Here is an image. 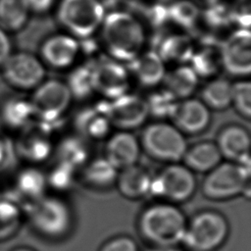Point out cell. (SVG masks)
<instances>
[{
    "mask_svg": "<svg viewBox=\"0 0 251 251\" xmlns=\"http://www.w3.org/2000/svg\"><path fill=\"white\" fill-rule=\"evenodd\" d=\"M137 226L141 236L154 246L176 247L182 242L187 220L176 204L165 201L146 207Z\"/></svg>",
    "mask_w": 251,
    "mask_h": 251,
    "instance_id": "6da1fadb",
    "label": "cell"
},
{
    "mask_svg": "<svg viewBox=\"0 0 251 251\" xmlns=\"http://www.w3.org/2000/svg\"><path fill=\"white\" fill-rule=\"evenodd\" d=\"M102 37L114 60L130 62L141 53L145 33L140 23L126 12H113L102 22Z\"/></svg>",
    "mask_w": 251,
    "mask_h": 251,
    "instance_id": "7a4b0ae2",
    "label": "cell"
},
{
    "mask_svg": "<svg viewBox=\"0 0 251 251\" xmlns=\"http://www.w3.org/2000/svg\"><path fill=\"white\" fill-rule=\"evenodd\" d=\"M25 213L32 228L48 238H59L67 234L73 224L69 204L60 197L44 195L26 205Z\"/></svg>",
    "mask_w": 251,
    "mask_h": 251,
    "instance_id": "3957f363",
    "label": "cell"
},
{
    "mask_svg": "<svg viewBox=\"0 0 251 251\" xmlns=\"http://www.w3.org/2000/svg\"><path fill=\"white\" fill-rule=\"evenodd\" d=\"M203 195L215 201L250 195V166L226 161L221 162L206 174L202 182Z\"/></svg>",
    "mask_w": 251,
    "mask_h": 251,
    "instance_id": "277c9868",
    "label": "cell"
},
{
    "mask_svg": "<svg viewBox=\"0 0 251 251\" xmlns=\"http://www.w3.org/2000/svg\"><path fill=\"white\" fill-rule=\"evenodd\" d=\"M139 142L151 158L168 164L181 161L188 147L185 135L172 123L164 121L147 125Z\"/></svg>",
    "mask_w": 251,
    "mask_h": 251,
    "instance_id": "5b68a950",
    "label": "cell"
},
{
    "mask_svg": "<svg viewBox=\"0 0 251 251\" xmlns=\"http://www.w3.org/2000/svg\"><path fill=\"white\" fill-rule=\"evenodd\" d=\"M73 96L65 81L44 79L32 90L29 98L35 124L51 132L53 125L60 122L68 111Z\"/></svg>",
    "mask_w": 251,
    "mask_h": 251,
    "instance_id": "8992f818",
    "label": "cell"
},
{
    "mask_svg": "<svg viewBox=\"0 0 251 251\" xmlns=\"http://www.w3.org/2000/svg\"><path fill=\"white\" fill-rule=\"evenodd\" d=\"M228 231V223L223 214L206 210L187 222L181 243L191 251H213L225 242Z\"/></svg>",
    "mask_w": 251,
    "mask_h": 251,
    "instance_id": "52a82bcc",
    "label": "cell"
},
{
    "mask_svg": "<svg viewBox=\"0 0 251 251\" xmlns=\"http://www.w3.org/2000/svg\"><path fill=\"white\" fill-rule=\"evenodd\" d=\"M57 15L71 33L87 38L102 24L104 8L99 0H62Z\"/></svg>",
    "mask_w": 251,
    "mask_h": 251,
    "instance_id": "ba28073f",
    "label": "cell"
},
{
    "mask_svg": "<svg viewBox=\"0 0 251 251\" xmlns=\"http://www.w3.org/2000/svg\"><path fill=\"white\" fill-rule=\"evenodd\" d=\"M196 189L194 173L179 163L168 164L152 177L150 193L173 204L189 200Z\"/></svg>",
    "mask_w": 251,
    "mask_h": 251,
    "instance_id": "9c48e42d",
    "label": "cell"
},
{
    "mask_svg": "<svg viewBox=\"0 0 251 251\" xmlns=\"http://www.w3.org/2000/svg\"><path fill=\"white\" fill-rule=\"evenodd\" d=\"M4 81L21 91H32L46 75L45 65L35 55L19 51L11 53L0 67Z\"/></svg>",
    "mask_w": 251,
    "mask_h": 251,
    "instance_id": "30bf717a",
    "label": "cell"
},
{
    "mask_svg": "<svg viewBox=\"0 0 251 251\" xmlns=\"http://www.w3.org/2000/svg\"><path fill=\"white\" fill-rule=\"evenodd\" d=\"M105 109L112 126L119 130L137 128L149 117L145 98L128 92L105 101Z\"/></svg>",
    "mask_w": 251,
    "mask_h": 251,
    "instance_id": "8fae6325",
    "label": "cell"
},
{
    "mask_svg": "<svg viewBox=\"0 0 251 251\" xmlns=\"http://www.w3.org/2000/svg\"><path fill=\"white\" fill-rule=\"evenodd\" d=\"M94 91L108 100L127 92L129 86L128 70L114 59H102L91 65Z\"/></svg>",
    "mask_w": 251,
    "mask_h": 251,
    "instance_id": "7c38bea8",
    "label": "cell"
},
{
    "mask_svg": "<svg viewBox=\"0 0 251 251\" xmlns=\"http://www.w3.org/2000/svg\"><path fill=\"white\" fill-rule=\"evenodd\" d=\"M222 67L231 75L246 76L251 73V33L239 28L220 48Z\"/></svg>",
    "mask_w": 251,
    "mask_h": 251,
    "instance_id": "4fadbf2b",
    "label": "cell"
},
{
    "mask_svg": "<svg viewBox=\"0 0 251 251\" xmlns=\"http://www.w3.org/2000/svg\"><path fill=\"white\" fill-rule=\"evenodd\" d=\"M14 144L17 157L32 165L46 161L53 152L50 131L37 124L22 130V135Z\"/></svg>",
    "mask_w": 251,
    "mask_h": 251,
    "instance_id": "5bb4252c",
    "label": "cell"
},
{
    "mask_svg": "<svg viewBox=\"0 0 251 251\" xmlns=\"http://www.w3.org/2000/svg\"><path fill=\"white\" fill-rule=\"evenodd\" d=\"M171 120L184 135L198 134L209 126L211 112L200 99L189 97L178 100Z\"/></svg>",
    "mask_w": 251,
    "mask_h": 251,
    "instance_id": "9a60e30c",
    "label": "cell"
},
{
    "mask_svg": "<svg viewBox=\"0 0 251 251\" xmlns=\"http://www.w3.org/2000/svg\"><path fill=\"white\" fill-rule=\"evenodd\" d=\"M222 158L227 161L250 166V134L239 125H228L223 127L215 142Z\"/></svg>",
    "mask_w": 251,
    "mask_h": 251,
    "instance_id": "2e32d148",
    "label": "cell"
},
{
    "mask_svg": "<svg viewBox=\"0 0 251 251\" xmlns=\"http://www.w3.org/2000/svg\"><path fill=\"white\" fill-rule=\"evenodd\" d=\"M139 139L129 130H119L112 134L105 146V158L118 170L137 164L141 153Z\"/></svg>",
    "mask_w": 251,
    "mask_h": 251,
    "instance_id": "e0dca14e",
    "label": "cell"
},
{
    "mask_svg": "<svg viewBox=\"0 0 251 251\" xmlns=\"http://www.w3.org/2000/svg\"><path fill=\"white\" fill-rule=\"evenodd\" d=\"M79 51L77 41L69 35L56 34L47 38L40 47V60L54 69H66L74 64Z\"/></svg>",
    "mask_w": 251,
    "mask_h": 251,
    "instance_id": "ac0fdd59",
    "label": "cell"
},
{
    "mask_svg": "<svg viewBox=\"0 0 251 251\" xmlns=\"http://www.w3.org/2000/svg\"><path fill=\"white\" fill-rule=\"evenodd\" d=\"M46 175L35 166L22 169L15 176L13 192L23 203L24 208L45 195Z\"/></svg>",
    "mask_w": 251,
    "mask_h": 251,
    "instance_id": "d6986e66",
    "label": "cell"
},
{
    "mask_svg": "<svg viewBox=\"0 0 251 251\" xmlns=\"http://www.w3.org/2000/svg\"><path fill=\"white\" fill-rule=\"evenodd\" d=\"M128 73L133 75L135 80L143 86L155 87L163 82L166 75L165 62L155 51L140 53L131 60Z\"/></svg>",
    "mask_w": 251,
    "mask_h": 251,
    "instance_id": "ffe728a7",
    "label": "cell"
},
{
    "mask_svg": "<svg viewBox=\"0 0 251 251\" xmlns=\"http://www.w3.org/2000/svg\"><path fill=\"white\" fill-rule=\"evenodd\" d=\"M152 177L146 169L135 164L119 171L116 184L124 197L137 200L150 193Z\"/></svg>",
    "mask_w": 251,
    "mask_h": 251,
    "instance_id": "44dd1931",
    "label": "cell"
},
{
    "mask_svg": "<svg viewBox=\"0 0 251 251\" xmlns=\"http://www.w3.org/2000/svg\"><path fill=\"white\" fill-rule=\"evenodd\" d=\"M75 123L79 136L90 139L105 137L112 126L106 113L105 102L80 111Z\"/></svg>",
    "mask_w": 251,
    "mask_h": 251,
    "instance_id": "7402d4cb",
    "label": "cell"
},
{
    "mask_svg": "<svg viewBox=\"0 0 251 251\" xmlns=\"http://www.w3.org/2000/svg\"><path fill=\"white\" fill-rule=\"evenodd\" d=\"M2 126L13 130H24L34 121L33 109L29 99L23 97L7 98L0 107Z\"/></svg>",
    "mask_w": 251,
    "mask_h": 251,
    "instance_id": "603a6c76",
    "label": "cell"
},
{
    "mask_svg": "<svg viewBox=\"0 0 251 251\" xmlns=\"http://www.w3.org/2000/svg\"><path fill=\"white\" fill-rule=\"evenodd\" d=\"M222 155L215 142L200 141L188 146L182 161L193 173H208L222 162Z\"/></svg>",
    "mask_w": 251,
    "mask_h": 251,
    "instance_id": "cb8c5ba5",
    "label": "cell"
},
{
    "mask_svg": "<svg viewBox=\"0 0 251 251\" xmlns=\"http://www.w3.org/2000/svg\"><path fill=\"white\" fill-rule=\"evenodd\" d=\"M25 208L15 193H0V241L8 240L19 230Z\"/></svg>",
    "mask_w": 251,
    "mask_h": 251,
    "instance_id": "d4e9b609",
    "label": "cell"
},
{
    "mask_svg": "<svg viewBox=\"0 0 251 251\" xmlns=\"http://www.w3.org/2000/svg\"><path fill=\"white\" fill-rule=\"evenodd\" d=\"M198 75L190 66L181 65L166 73L163 79L167 89L177 100L191 97L198 85Z\"/></svg>",
    "mask_w": 251,
    "mask_h": 251,
    "instance_id": "484cf974",
    "label": "cell"
},
{
    "mask_svg": "<svg viewBox=\"0 0 251 251\" xmlns=\"http://www.w3.org/2000/svg\"><path fill=\"white\" fill-rule=\"evenodd\" d=\"M83 168V179L92 187L102 189L116 183L119 171L105 157L87 161Z\"/></svg>",
    "mask_w": 251,
    "mask_h": 251,
    "instance_id": "4316f807",
    "label": "cell"
},
{
    "mask_svg": "<svg viewBox=\"0 0 251 251\" xmlns=\"http://www.w3.org/2000/svg\"><path fill=\"white\" fill-rule=\"evenodd\" d=\"M57 162L66 164L74 169L84 166L88 161L89 148L84 138L73 135L64 138L56 149Z\"/></svg>",
    "mask_w": 251,
    "mask_h": 251,
    "instance_id": "83f0119b",
    "label": "cell"
},
{
    "mask_svg": "<svg viewBox=\"0 0 251 251\" xmlns=\"http://www.w3.org/2000/svg\"><path fill=\"white\" fill-rule=\"evenodd\" d=\"M232 83L224 77L209 80L201 90V101L211 110H225L231 105Z\"/></svg>",
    "mask_w": 251,
    "mask_h": 251,
    "instance_id": "f1b7e54d",
    "label": "cell"
},
{
    "mask_svg": "<svg viewBox=\"0 0 251 251\" xmlns=\"http://www.w3.org/2000/svg\"><path fill=\"white\" fill-rule=\"evenodd\" d=\"M29 8L25 0H0V27L5 31H18L26 24Z\"/></svg>",
    "mask_w": 251,
    "mask_h": 251,
    "instance_id": "f546056e",
    "label": "cell"
},
{
    "mask_svg": "<svg viewBox=\"0 0 251 251\" xmlns=\"http://www.w3.org/2000/svg\"><path fill=\"white\" fill-rule=\"evenodd\" d=\"M193 52V46L188 36L175 34L166 37L162 41L157 53L164 62L168 61L183 64L190 61Z\"/></svg>",
    "mask_w": 251,
    "mask_h": 251,
    "instance_id": "4dcf8cb0",
    "label": "cell"
},
{
    "mask_svg": "<svg viewBox=\"0 0 251 251\" xmlns=\"http://www.w3.org/2000/svg\"><path fill=\"white\" fill-rule=\"evenodd\" d=\"M66 84L73 98L88 97L94 92L91 65L80 66L73 70L68 76Z\"/></svg>",
    "mask_w": 251,
    "mask_h": 251,
    "instance_id": "1f68e13d",
    "label": "cell"
},
{
    "mask_svg": "<svg viewBox=\"0 0 251 251\" xmlns=\"http://www.w3.org/2000/svg\"><path fill=\"white\" fill-rule=\"evenodd\" d=\"M145 100L149 116L151 115L159 120L171 119L178 102V100L165 88L152 92Z\"/></svg>",
    "mask_w": 251,
    "mask_h": 251,
    "instance_id": "d6a6232c",
    "label": "cell"
},
{
    "mask_svg": "<svg viewBox=\"0 0 251 251\" xmlns=\"http://www.w3.org/2000/svg\"><path fill=\"white\" fill-rule=\"evenodd\" d=\"M190 62V67L198 77L211 76L218 72L220 67H222L220 50L217 51L211 47L203 48L198 52H193Z\"/></svg>",
    "mask_w": 251,
    "mask_h": 251,
    "instance_id": "836d02e7",
    "label": "cell"
},
{
    "mask_svg": "<svg viewBox=\"0 0 251 251\" xmlns=\"http://www.w3.org/2000/svg\"><path fill=\"white\" fill-rule=\"evenodd\" d=\"M199 17L198 7L191 1L178 0L168 9V18L185 28L192 27Z\"/></svg>",
    "mask_w": 251,
    "mask_h": 251,
    "instance_id": "e575fe53",
    "label": "cell"
},
{
    "mask_svg": "<svg viewBox=\"0 0 251 251\" xmlns=\"http://www.w3.org/2000/svg\"><path fill=\"white\" fill-rule=\"evenodd\" d=\"M231 105L243 118H251V83L249 80H237L232 83Z\"/></svg>",
    "mask_w": 251,
    "mask_h": 251,
    "instance_id": "d590c367",
    "label": "cell"
},
{
    "mask_svg": "<svg viewBox=\"0 0 251 251\" xmlns=\"http://www.w3.org/2000/svg\"><path fill=\"white\" fill-rule=\"evenodd\" d=\"M75 172V169L66 164L57 162L50 173L46 175L48 186L58 191L69 189L74 183Z\"/></svg>",
    "mask_w": 251,
    "mask_h": 251,
    "instance_id": "8d00e7d4",
    "label": "cell"
},
{
    "mask_svg": "<svg viewBox=\"0 0 251 251\" xmlns=\"http://www.w3.org/2000/svg\"><path fill=\"white\" fill-rule=\"evenodd\" d=\"M206 22L213 27L227 25L232 22V10L225 4L213 3L205 12Z\"/></svg>",
    "mask_w": 251,
    "mask_h": 251,
    "instance_id": "74e56055",
    "label": "cell"
},
{
    "mask_svg": "<svg viewBox=\"0 0 251 251\" xmlns=\"http://www.w3.org/2000/svg\"><path fill=\"white\" fill-rule=\"evenodd\" d=\"M100 251H138V246L131 237L120 235L108 240Z\"/></svg>",
    "mask_w": 251,
    "mask_h": 251,
    "instance_id": "f35d334b",
    "label": "cell"
},
{
    "mask_svg": "<svg viewBox=\"0 0 251 251\" xmlns=\"http://www.w3.org/2000/svg\"><path fill=\"white\" fill-rule=\"evenodd\" d=\"M17 157L14 142L0 136V170L10 164Z\"/></svg>",
    "mask_w": 251,
    "mask_h": 251,
    "instance_id": "ab89813d",
    "label": "cell"
},
{
    "mask_svg": "<svg viewBox=\"0 0 251 251\" xmlns=\"http://www.w3.org/2000/svg\"><path fill=\"white\" fill-rule=\"evenodd\" d=\"M12 53V43L6 31L0 27V67Z\"/></svg>",
    "mask_w": 251,
    "mask_h": 251,
    "instance_id": "60d3db41",
    "label": "cell"
},
{
    "mask_svg": "<svg viewBox=\"0 0 251 251\" xmlns=\"http://www.w3.org/2000/svg\"><path fill=\"white\" fill-rule=\"evenodd\" d=\"M29 10L36 13L46 12L53 4L54 0H25Z\"/></svg>",
    "mask_w": 251,
    "mask_h": 251,
    "instance_id": "b9f144b4",
    "label": "cell"
},
{
    "mask_svg": "<svg viewBox=\"0 0 251 251\" xmlns=\"http://www.w3.org/2000/svg\"><path fill=\"white\" fill-rule=\"evenodd\" d=\"M146 251H179L176 247H162V246H154L153 248H149Z\"/></svg>",
    "mask_w": 251,
    "mask_h": 251,
    "instance_id": "7bdbcfd3",
    "label": "cell"
},
{
    "mask_svg": "<svg viewBox=\"0 0 251 251\" xmlns=\"http://www.w3.org/2000/svg\"><path fill=\"white\" fill-rule=\"evenodd\" d=\"M12 251H34V250L31 249V248H28V247L21 246V247H17V248H15V249H13Z\"/></svg>",
    "mask_w": 251,
    "mask_h": 251,
    "instance_id": "ee69618b",
    "label": "cell"
},
{
    "mask_svg": "<svg viewBox=\"0 0 251 251\" xmlns=\"http://www.w3.org/2000/svg\"><path fill=\"white\" fill-rule=\"evenodd\" d=\"M203 1H205V2H209L210 4H213V3H216V1H217V0H203Z\"/></svg>",
    "mask_w": 251,
    "mask_h": 251,
    "instance_id": "f6af8a7d",
    "label": "cell"
},
{
    "mask_svg": "<svg viewBox=\"0 0 251 251\" xmlns=\"http://www.w3.org/2000/svg\"><path fill=\"white\" fill-rule=\"evenodd\" d=\"M3 127V126H2V123H1V121H0V131H1V128Z\"/></svg>",
    "mask_w": 251,
    "mask_h": 251,
    "instance_id": "bcb514c9",
    "label": "cell"
}]
</instances>
